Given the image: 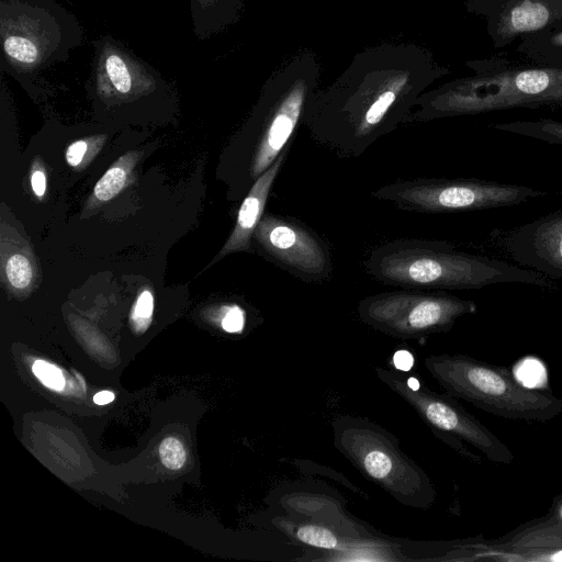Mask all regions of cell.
Here are the masks:
<instances>
[{"label":"cell","instance_id":"6da1fadb","mask_svg":"<svg viewBox=\"0 0 562 562\" xmlns=\"http://www.w3.org/2000/svg\"><path fill=\"white\" fill-rule=\"evenodd\" d=\"M448 71L426 47L385 42L357 53L329 86L318 88L303 126L317 144L340 158H357L396 130L416 100Z\"/></svg>","mask_w":562,"mask_h":562},{"label":"cell","instance_id":"7a4b0ae2","mask_svg":"<svg viewBox=\"0 0 562 562\" xmlns=\"http://www.w3.org/2000/svg\"><path fill=\"white\" fill-rule=\"evenodd\" d=\"M366 272L387 285L415 290H468L496 283L540 286L551 282L540 272L457 250L443 240L405 238L374 247Z\"/></svg>","mask_w":562,"mask_h":562},{"label":"cell","instance_id":"3957f363","mask_svg":"<svg viewBox=\"0 0 562 562\" xmlns=\"http://www.w3.org/2000/svg\"><path fill=\"white\" fill-rule=\"evenodd\" d=\"M318 57L303 49L281 64L263 83L244 128L246 194L256 180L291 148L307 104L319 88Z\"/></svg>","mask_w":562,"mask_h":562},{"label":"cell","instance_id":"277c9868","mask_svg":"<svg viewBox=\"0 0 562 562\" xmlns=\"http://www.w3.org/2000/svg\"><path fill=\"white\" fill-rule=\"evenodd\" d=\"M82 42L79 20L56 0H0V70L30 92Z\"/></svg>","mask_w":562,"mask_h":562},{"label":"cell","instance_id":"5b68a950","mask_svg":"<svg viewBox=\"0 0 562 562\" xmlns=\"http://www.w3.org/2000/svg\"><path fill=\"white\" fill-rule=\"evenodd\" d=\"M547 104H562V67L485 70L425 91L405 124Z\"/></svg>","mask_w":562,"mask_h":562},{"label":"cell","instance_id":"8992f818","mask_svg":"<svg viewBox=\"0 0 562 562\" xmlns=\"http://www.w3.org/2000/svg\"><path fill=\"white\" fill-rule=\"evenodd\" d=\"M424 364L447 394L498 417L547 423L562 413V400L530 389L505 367L464 355H437Z\"/></svg>","mask_w":562,"mask_h":562},{"label":"cell","instance_id":"52a82bcc","mask_svg":"<svg viewBox=\"0 0 562 562\" xmlns=\"http://www.w3.org/2000/svg\"><path fill=\"white\" fill-rule=\"evenodd\" d=\"M334 445L368 480L401 504L427 509L436 490L427 473L400 447L398 439L367 418L346 415L331 423Z\"/></svg>","mask_w":562,"mask_h":562},{"label":"cell","instance_id":"ba28073f","mask_svg":"<svg viewBox=\"0 0 562 562\" xmlns=\"http://www.w3.org/2000/svg\"><path fill=\"white\" fill-rule=\"evenodd\" d=\"M371 195L401 210L440 214L512 206L546 192L481 179L417 178L385 184Z\"/></svg>","mask_w":562,"mask_h":562},{"label":"cell","instance_id":"9c48e42d","mask_svg":"<svg viewBox=\"0 0 562 562\" xmlns=\"http://www.w3.org/2000/svg\"><path fill=\"white\" fill-rule=\"evenodd\" d=\"M475 302L445 292L406 289L362 299L359 318L371 328L401 339H418L449 331L457 319L474 314Z\"/></svg>","mask_w":562,"mask_h":562},{"label":"cell","instance_id":"30bf717a","mask_svg":"<svg viewBox=\"0 0 562 562\" xmlns=\"http://www.w3.org/2000/svg\"><path fill=\"white\" fill-rule=\"evenodd\" d=\"M376 376L402 397L428 425L434 434L463 456L480 462L463 442L481 451L490 461L510 464L512 450L476 417L449 394H439L427 385L411 387L406 376L396 370L375 368Z\"/></svg>","mask_w":562,"mask_h":562},{"label":"cell","instance_id":"8fae6325","mask_svg":"<svg viewBox=\"0 0 562 562\" xmlns=\"http://www.w3.org/2000/svg\"><path fill=\"white\" fill-rule=\"evenodd\" d=\"M89 94L101 111L167 100L172 88L161 74L110 34L93 42Z\"/></svg>","mask_w":562,"mask_h":562},{"label":"cell","instance_id":"7c38bea8","mask_svg":"<svg viewBox=\"0 0 562 562\" xmlns=\"http://www.w3.org/2000/svg\"><path fill=\"white\" fill-rule=\"evenodd\" d=\"M251 243L267 260L306 283H321L331 276L328 245L292 217L265 212Z\"/></svg>","mask_w":562,"mask_h":562},{"label":"cell","instance_id":"4fadbf2b","mask_svg":"<svg viewBox=\"0 0 562 562\" xmlns=\"http://www.w3.org/2000/svg\"><path fill=\"white\" fill-rule=\"evenodd\" d=\"M288 149L252 184L239 206L235 226L212 263L233 252L248 251L261 220L271 188L289 154Z\"/></svg>","mask_w":562,"mask_h":562},{"label":"cell","instance_id":"5bb4252c","mask_svg":"<svg viewBox=\"0 0 562 562\" xmlns=\"http://www.w3.org/2000/svg\"><path fill=\"white\" fill-rule=\"evenodd\" d=\"M1 277L8 290L27 295L37 285L40 270L29 244L10 226L1 227Z\"/></svg>","mask_w":562,"mask_h":562},{"label":"cell","instance_id":"9a60e30c","mask_svg":"<svg viewBox=\"0 0 562 562\" xmlns=\"http://www.w3.org/2000/svg\"><path fill=\"white\" fill-rule=\"evenodd\" d=\"M529 248L538 260L537 267L562 277V210L530 225Z\"/></svg>","mask_w":562,"mask_h":562},{"label":"cell","instance_id":"2e32d148","mask_svg":"<svg viewBox=\"0 0 562 562\" xmlns=\"http://www.w3.org/2000/svg\"><path fill=\"white\" fill-rule=\"evenodd\" d=\"M193 32L200 41L207 40L235 24L246 0H189Z\"/></svg>","mask_w":562,"mask_h":562},{"label":"cell","instance_id":"e0dca14e","mask_svg":"<svg viewBox=\"0 0 562 562\" xmlns=\"http://www.w3.org/2000/svg\"><path fill=\"white\" fill-rule=\"evenodd\" d=\"M142 154L137 150L127 151L110 166L95 183L85 204L83 214L109 202L133 181L134 168Z\"/></svg>","mask_w":562,"mask_h":562},{"label":"cell","instance_id":"ac0fdd59","mask_svg":"<svg viewBox=\"0 0 562 562\" xmlns=\"http://www.w3.org/2000/svg\"><path fill=\"white\" fill-rule=\"evenodd\" d=\"M553 20V12L543 0H518L502 16L504 35H520L544 30Z\"/></svg>","mask_w":562,"mask_h":562},{"label":"cell","instance_id":"d6986e66","mask_svg":"<svg viewBox=\"0 0 562 562\" xmlns=\"http://www.w3.org/2000/svg\"><path fill=\"white\" fill-rule=\"evenodd\" d=\"M494 128L562 144V122L549 119L494 124Z\"/></svg>","mask_w":562,"mask_h":562},{"label":"cell","instance_id":"ffe728a7","mask_svg":"<svg viewBox=\"0 0 562 562\" xmlns=\"http://www.w3.org/2000/svg\"><path fill=\"white\" fill-rule=\"evenodd\" d=\"M104 140L106 135L98 134L69 144L65 153L67 164L75 169H83L99 153Z\"/></svg>","mask_w":562,"mask_h":562},{"label":"cell","instance_id":"44dd1931","mask_svg":"<svg viewBox=\"0 0 562 562\" xmlns=\"http://www.w3.org/2000/svg\"><path fill=\"white\" fill-rule=\"evenodd\" d=\"M296 538L303 543L323 548L339 549L340 542L327 528L317 525H303L296 530Z\"/></svg>","mask_w":562,"mask_h":562},{"label":"cell","instance_id":"7402d4cb","mask_svg":"<svg viewBox=\"0 0 562 562\" xmlns=\"http://www.w3.org/2000/svg\"><path fill=\"white\" fill-rule=\"evenodd\" d=\"M154 311V296L149 289H143L133 305L131 311V323L137 333H143L147 329L151 321Z\"/></svg>","mask_w":562,"mask_h":562},{"label":"cell","instance_id":"603a6c76","mask_svg":"<svg viewBox=\"0 0 562 562\" xmlns=\"http://www.w3.org/2000/svg\"><path fill=\"white\" fill-rule=\"evenodd\" d=\"M159 456L164 465L171 470L180 469L186 462L184 447L175 437H168L161 441Z\"/></svg>","mask_w":562,"mask_h":562},{"label":"cell","instance_id":"cb8c5ba5","mask_svg":"<svg viewBox=\"0 0 562 562\" xmlns=\"http://www.w3.org/2000/svg\"><path fill=\"white\" fill-rule=\"evenodd\" d=\"M33 373L47 387L60 391L65 385V379L61 371L54 364L44 360H36L33 363Z\"/></svg>","mask_w":562,"mask_h":562},{"label":"cell","instance_id":"d4e9b609","mask_svg":"<svg viewBox=\"0 0 562 562\" xmlns=\"http://www.w3.org/2000/svg\"><path fill=\"white\" fill-rule=\"evenodd\" d=\"M221 326L227 333H239L245 325V312L237 304L223 305Z\"/></svg>","mask_w":562,"mask_h":562},{"label":"cell","instance_id":"484cf974","mask_svg":"<svg viewBox=\"0 0 562 562\" xmlns=\"http://www.w3.org/2000/svg\"><path fill=\"white\" fill-rule=\"evenodd\" d=\"M525 44H528V46L533 49H540L544 47V53L549 54L553 50V53H561L562 52V31H557L552 34L550 33H543L540 34L537 38H530L529 41H526ZM544 53L540 54L543 55Z\"/></svg>","mask_w":562,"mask_h":562},{"label":"cell","instance_id":"4316f807","mask_svg":"<svg viewBox=\"0 0 562 562\" xmlns=\"http://www.w3.org/2000/svg\"><path fill=\"white\" fill-rule=\"evenodd\" d=\"M31 187L34 194L42 198L46 192V173L40 161H34L31 170Z\"/></svg>","mask_w":562,"mask_h":562},{"label":"cell","instance_id":"83f0119b","mask_svg":"<svg viewBox=\"0 0 562 562\" xmlns=\"http://www.w3.org/2000/svg\"><path fill=\"white\" fill-rule=\"evenodd\" d=\"M413 363L414 358L407 350H398L393 356V364L400 371H408Z\"/></svg>","mask_w":562,"mask_h":562},{"label":"cell","instance_id":"f1b7e54d","mask_svg":"<svg viewBox=\"0 0 562 562\" xmlns=\"http://www.w3.org/2000/svg\"><path fill=\"white\" fill-rule=\"evenodd\" d=\"M115 395L112 392L101 391L94 395L93 401L99 405H104L111 403Z\"/></svg>","mask_w":562,"mask_h":562},{"label":"cell","instance_id":"f546056e","mask_svg":"<svg viewBox=\"0 0 562 562\" xmlns=\"http://www.w3.org/2000/svg\"><path fill=\"white\" fill-rule=\"evenodd\" d=\"M557 514L559 519L562 521V502L557 507Z\"/></svg>","mask_w":562,"mask_h":562}]
</instances>
